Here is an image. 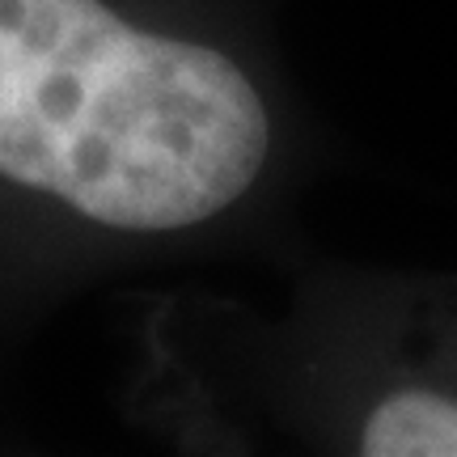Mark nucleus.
<instances>
[{"mask_svg":"<svg viewBox=\"0 0 457 457\" xmlns=\"http://www.w3.org/2000/svg\"><path fill=\"white\" fill-rule=\"evenodd\" d=\"M271 123L225 51L102 0H0V179L106 228L174 233L237 204Z\"/></svg>","mask_w":457,"mask_h":457,"instance_id":"1","label":"nucleus"},{"mask_svg":"<svg viewBox=\"0 0 457 457\" xmlns=\"http://www.w3.org/2000/svg\"><path fill=\"white\" fill-rule=\"evenodd\" d=\"M364 457H457V398L398 390L381 398L360 428Z\"/></svg>","mask_w":457,"mask_h":457,"instance_id":"2","label":"nucleus"}]
</instances>
